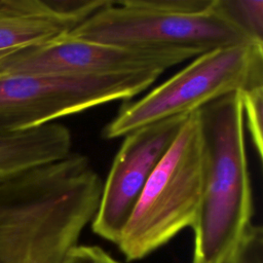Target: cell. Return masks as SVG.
Here are the masks:
<instances>
[{"label":"cell","instance_id":"10","mask_svg":"<svg viewBox=\"0 0 263 263\" xmlns=\"http://www.w3.org/2000/svg\"><path fill=\"white\" fill-rule=\"evenodd\" d=\"M71 147L69 128L55 122L0 135V180L63 159L71 153Z\"/></svg>","mask_w":263,"mask_h":263},{"label":"cell","instance_id":"2","mask_svg":"<svg viewBox=\"0 0 263 263\" xmlns=\"http://www.w3.org/2000/svg\"><path fill=\"white\" fill-rule=\"evenodd\" d=\"M198 112L205 158L204 189L192 225L191 263H225L252 226V185L240 92Z\"/></svg>","mask_w":263,"mask_h":263},{"label":"cell","instance_id":"13","mask_svg":"<svg viewBox=\"0 0 263 263\" xmlns=\"http://www.w3.org/2000/svg\"><path fill=\"white\" fill-rule=\"evenodd\" d=\"M225 263H263V230L253 225Z\"/></svg>","mask_w":263,"mask_h":263},{"label":"cell","instance_id":"6","mask_svg":"<svg viewBox=\"0 0 263 263\" xmlns=\"http://www.w3.org/2000/svg\"><path fill=\"white\" fill-rule=\"evenodd\" d=\"M160 75L0 76V135L38 127L105 103L129 100Z\"/></svg>","mask_w":263,"mask_h":263},{"label":"cell","instance_id":"8","mask_svg":"<svg viewBox=\"0 0 263 263\" xmlns=\"http://www.w3.org/2000/svg\"><path fill=\"white\" fill-rule=\"evenodd\" d=\"M188 115L153 122L124 136L103 183L99 206L91 221V229L97 235L118 243L148 180Z\"/></svg>","mask_w":263,"mask_h":263},{"label":"cell","instance_id":"1","mask_svg":"<svg viewBox=\"0 0 263 263\" xmlns=\"http://www.w3.org/2000/svg\"><path fill=\"white\" fill-rule=\"evenodd\" d=\"M88 158L63 159L0 180V263H66L99 206Z\"/></svg>","mask_w":263,"mask_h":263},{"label":"cell","instance_id":"7","mask_svg":"<svg viewBox=\"0 0 263 263\" xmlns=\"http://www.w3.org/2000/svg\"><path fill=\"white\" fill-rule=\"evenodd\" d=\"M195 57V53L184 49L119 46L65 35L50 42L0 57V76H112L143 72L162 74L171 67Z\"/></svg>","mask_w":263,"mask_h":263},{"label":"cell","instance_id":"12","mask_svg":"<svg viewBox=\"0 0 263 263\" xmlns=\"http://www.w3.org/2000/svg\"><path fill=\"white\" fill-rule=\"evenodd\" d=\"M245 124L247 123L252 142L257 151L258 157L263 156L262 136V109H263V85L250 88L240 92Z\"/></svg>","mask_w":263,"mask_h":263},{"label":"cell","instance_id":"4","mask_svg":"<svg viewBox=\"0 0 263 263\" xmlns=\"http://www.w3.org/2000/svg\"><path fill=\"white\" fill-rule=\"evenodd\" d=\"M205 158L198 112L190 113L148 180L117 243L127 261L141 260L187 227L202 199Z\"/></svg>","mask_w":263,"mask_h":263},{"label":"cell","instance_id":"5","mask_svg":"<svg viewBox=\"0 0 263 263\" xmlns=\"http://www.w3.org/2000/svg\"><path fill=\"white\" fill-rule=\"evenodd\" d=\"M263 85V44L203 52L141 99L124 104L103 129L111 140L163 119L187 115L232 92Z\"/></svg>","mask_w":263,"mask_h":263},{"label":"cell","instance_id":"3","mask_svg":"<svg viewBox=\"0 0 263 263\" xmlns=\"http://www.w3.org/2000/svg\"><path fill=\"white\" fill-rule=\"evenodd\" d=\"M68 36L119 46L184 49L196 55L256 43L229 21L217 0L108 1Z\"/></svg>","mask_w":263,"mask_h":263},{"label":"cell","instance_id":"14","mask_svg":"<svg viewBox=\"0 0 263 263\" xmlns=\"http://www.w3.org/2000/svg\"><path fill=\"white\" fill-rule=\"evenodd\" d=\"M66 263H121L114 259L104 249L98 246L77 245L73 248Z\"/></svg>","mask_w":263,"mask_h":263},{"label":"cell","instance_id":"9","mask_svg":"<svg viewBox=\"0 0 263 263\" xmlns=\"http://www.w3.org/2000/svg\"><path fill=\"white\" fill-rule=\"evenodd\" d=\"M91 14L59 11L50 0H0V57L68 35Z\"/></svg>","mask_w":263,"mask_h":263},{"label":"cell","instance_id":"11","mask_svg":"<svg viewBox=\"0 0 263 263\" xmlns=\"http://www.w3.org/2000/svg\"><path fill=\"white\" fill-rule=\"evenodd\" d=\"M221 11L251 40L263 44L262 0H217Z\"/></svg>","mask_w":263,"mask_h":263}]
</instances>
